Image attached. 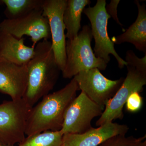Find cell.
I'll list each match as a JSON object with an SVG mask.
<instances>
[{
    "label": "cell",
    "instance_id": "1",
    "mask_svg": "<svg viewBox=\"0 0 146 146\" xmlns=\"http://www.w3.org/2000/svg\"><path fill=\"white\" fill-rule=\"evenodd\" d=\"M78 90V84L73 78L62 89L43 97L29 112L25 135L29 136L46 131L61 130L65 111L76 98Z\"/></svg>",
    "mask_w": 146,
    "mask_h": 146
},
{
    "label": "cell",
    "instance_id": "7",
    "mask_svg": "<svg viewBox=\"0 0 146 146\" xmlns=\"http://www.w3.org/2000/svg\"><path fill=\"white\" fill-rule=\"evenodd\" d=\"M104 109L81 91L66 110L60 131L63 134L86 132L93 127L91 121L100 116Z\"/></svg>",
    "mask_w": 146,
    "mask_h": 146
},
{
    "label": "cell",
    "instance_id": "12",
    "mask_svg": "<svg viewBox=\"0 0 146 146\" xmlns=\"http://www.w3.org/2000/svg\"><path fill=\"white\" fill-rule=\"evenodd\" d=\"M27 65L0 60V92L12 100L23 98L27 82Z\"/></svg>",
    "mask_w": 146,
    "mask_h": 146
},
{
    "label": "cell",
    "instance_id": "16",
    "mask_svg": "<svg viewBox=\"0 0 146 146\" xmlns=\"http://www.w3.org/2000/svg\"><path fill=\"white\" fill-rule=\"evenodd\" d=\"M45 0H1L5 5L6 19H14L36 10L42 9Z\"/></svg>",
    "mask_w": 146,
    "mask_h": 146
},
{
    "label": "cell",
    "instance_id": "9",
    "mask_svg": "<svg viewBox=\"0 0 146 146\" xmlns=\"http://www.w3.org/2000/svg\"><path fill=\"white\" fill-rule=\"evenodd\" d=\"M0 32L7 33L18 39L25 35L30 36L34 48L39 41L51 37L48 21L43 16L42 9L16 19H5L0 23Z\"/></svg>",
    "mask_w": 146,
    "mask_h": 146
},
{
    "label": "cell",
    "instance_id": "3",
    "mask_svg": "<svg viewBox=\"0 0 146 146\" xmlns=\"http://www.w3.org/2000/svg\"><path fill=\"white\" fill-rule=\"evenodd\" d=\"M125 60L127 70L126 77L114 96L106 104L105 109L96 123L98 126L117 119H122L123 108L129 97L133 92H142L146 84V54L140 58L132 50H129Z\"/></svg>",
    "mask_w": 146,
    "mask_h": 146
},
{
    "label": "cell",
    "instance_id": "17",
    "mask_svg": "<svg viewBox=\"0 0 146 146\" xmlns=\"http://www.w3.org/2000/svg\"><path fill=\"white\" fill-rule=\"evenodd\" d=\"M63 135L60 131H46L27 136L18 146H61Z\"/></svg>",
    "mask_w": 146,
    "mask_h": 146
},
{
    "label": "cell",
    "instance_id": "6",
    "mask_svg": "<svg viewBox=\"0 0 146 146\" xmlns=\"http://www.w3.org/2000/svg\"><path fill=\"white\" fill-rule=\"evenodd\" d=\"M31 108L23 98L5 101L0 104V144L14 146L23 141Z\"/></svg>",
    "mask_w": 146,
    "mask_h": 146
},
{
    "label": "cell",
    "instance_id": "13",
    "mask_svg": "<svg viewBox=\"0 0 146 146\" xmlns=\"http://www.w3.org/2000/svg\"><path fill=\"white\" fill-rule=\"evenodd\" d=\"M34 54L35 48L25 44L23 37L18 39L7 33L0 32V60L27 65Z\"/></svg>",
    "mask_w": 146,
    "mask_h": 146
},
{
    "label": "cell",
    "instance_id": "5",
    "mask_svg": "<svg viewBox=\"0 0 146 146\" xmlns=\"http://www.w3.org/2000/svg\"><path fill=\"white\" fill-rule=\"evenodd\" d=\"M106 5L105 0H98L94 6L85 8L83 12L91 23V33L95 42V56L107 64L110 60V54H112L116 58L119 68L122 69L126 66L127 63L116 52L115 44L108 35L107 26L111 17L106 12Z\"/></svg>",
    "mask_w": 146,
    "mask_h": 146
},
{
    "label": "cell",
    "instance_id": "14",
    "mask_svg": "<svg viewBox=\"0 0 146 146\" xmlns=\"http://www.w3.org/2000/svg\"><path fill=\"white\" fill-rule=\"evenodd\" d=\"M134 3L138 7V14L136 21L125 31L117 36H113L111 41L116 44L128 42L136 49L146 54V9L145 4L141 5L138 1Z\"/></svg>",
    "mask_w": 146,
    "mask_h": 146
},
{
    "label": "cell",
    "instance_id": "10",
    "mask_svg": "<svg viewBox=\"0 0 146 146\" xmlns=\"http://www.w3.org/2000/svg\"><path fill=\"white\" fill-rule=\"evenodd\" d=\"M68 0H45L42 8L43 16L49 25L52 47L58 66L61 72L66 60L65 27L63 14Z\"/></svg>",
    "mask_w": 146,
    "mask_h": 146
},
{
    "label": "cell",
    "instance_id": "4",
    "mask_svg": "<svg viewBox=\"0 0 146 146\" xmlns=\"http://www.w3.org/2000/svg\"><path fill=\"white\" fill-rule=\"evenodd\" d=\"M93 38L91 27L85 25L76 37L66 41V63L62 72L64 78H72L80 72L93 68L106 69L107 64L95 56L91 48Z\"/></svg>",
    "mask_w": 146,
    "mask_h": 146
},
{
    "label": "cell",
    "instance_id": "18",
    "mask_svg": "<svg viewBox=\"0 0 146 146\" xmlns=\"http://www.w3.org/2000/svg\"><path fill=\"white\" fill-rule=\"evenodd\" d=\"M146 136L139 138L118 135L108 139L98 146H146Z\"/></svg>",
    "mask_w": 146,
    "mask_h": 146
},
{
    "label": "cell",
    "instance_id": "11",
    "mask_svg": "<svg viewBox=\"0 0 146 146\" xmlns=\"http://www.w3.org/2000/svg\"><path fill=\"white\" fill-rule=\"evenodd\" d=\"M129 129L125 125L107 123L83 133L63 134L61 146H98L113 136L125 135Z\"/></svg>",
    "mask_w": 146,
    "mask_h": 146
},
{
    "label": "cell",
    "instance_id": "8",
    "mask_svg": "<svg viewBox=\"0 0 146 146\" xmlns=\"http://www.w3.org/2000/svg\"><path fill=\"white\" fill-rule=\"evenodd\" d=\"M73 78L78 84L79 90L103 108L119 89L124 80L123 78L115 80L109 79L97 68L82 71Z\"/></svg>",
    "mask_w": 146,
    "mask_h": 146
},
{
    "label": "cell",
    "instance_id": "21",
    "mask_svg": "<svg viewBox=\"0 0 146 146\" xmlns=\"http://www.w3.org/2000/svg\"><path fill=\"white\" fill-rule=\"evenodd\" d=\"M0 146H14L9 145H3V144H0Z\"/></svg>",
    "mask_w": 146,
    "mask_h": 146
},
{
    "label": "cell",
    "instance_id": "2",
    "mask_svg": "<svg viewBox=\"0 0 146 146\" xmlns=\"http://www.w3.org/2000/svg\"><path fill=\"white\" fill-rule=\"evenodd\" d=\"M27 69V82L23 98L32 108L53 89L61 72L56 61L51 42L44 39L36 44Z\"/></svg>",
    "mask_w": 146,
    "mask_h": 146
},
{
    "label": "cell",
    "instance_id": "19",
    "mask_svg": "<svg viewBox=\"0 0 146 146\" xmlns=\"http://www.w3.org/2000/svg\"><path fill=\"white\" fill-rule=\"evenodd\" d=\"M143 98L138 92L132 93L127 100L125 103L126 108L128 112H138L142 107Z\"/></svg>",
    "mask_w": 146,
    "mask_h": 146
},
{
    "label": "cell",
    "instance_id": "20",
    "mask_svg": "<svg viewBox=\"0 0 146 146\" xmlns=\"http://www.w3.org/2000/svg\"><path fill=\"white\" fill-rule=\"evenodd\" d=\"M120 1L119 0H112L109 4L106 6V9L108 14L112 17L114 21L119 25L122 26L118 17L117 7Z\"/></svg>",
    "mask_w": 146,
    "mask_h": 146
},
{
    "label": "cell",
    "instance_id": "15",
    "mask_svg": "<svg viewBox=\"0 0 146 146\" xmlns=\"http://www.w3.org/2000/svg\"><path fill=\"white\" fill-rule=\"evenodd\" d=\"M90 0H68L63 14V21L67 33L65 37L73 40L78 35L81 28L82 14Z\"/></svg>",
    "mask_w": 146,
    "mask_h": 146
}]
</instances>
